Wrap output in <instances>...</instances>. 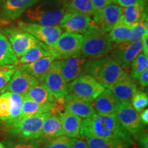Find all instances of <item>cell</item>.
<instances>
[{
    "label": "cell",
    "instance_id": "cell-31",
    "mask_svg": "<svg viewBox=\"0 0 148 148\" xmlns=\"http://www.w3.org/2000/svg\"><path fill=\"white\" fill-rule=\"evenodd\" d=\"M86 144L89 148H131L132 146L124 142L99 138H88Z\"/></svg>",
    "mask_w": 148,
    "mask_h": 148
},
{
    "label": "cell",
    "instance_id": "cell-45",
    "mask_svg": "<svg viewBox=\"0 0 148 148\" xmlns=\"http://www.w3.org/2000/svg\"><path fill=\"white\" fill-rule=\"evenodd\" d=\"M142 42V51L144 54L148 56V34H145L143 39L141 40Z\"/></svg>",
    "mask_w": 148,
    "mask_h": 148
},
{
    "label": "cell",
    "instance_id": "cell-9",
    "mask_svg": "<svg viewBox=\"0 0 148 148\" xmlns=\"http://www.w3.org/2000/svg\"><path fill=\"white\" fill-rule=\"evenodd\" d=\"M83 43L82 34L64 32L60 34L51 47L53 56L61 60L80 51Z\"/></svg>",
    "mask_w": 148,
    "mask_h": 148
},
{
    "label": "cell",
    "instance_id": "cell-46",
    "mask_svg": "<svg viewBox=\"0 0 148 148\" xmlns=\"http://www.w3.org/2000/svg\"><path fill=\"white\" fill-rule=\"evenodd\" d=\"M140 119L145 126L148 124V109L146 108L145 110L142 111L140 114Z\"/></svg>",
    "mask_w": 148,
    "mask_h": 148
},
{
    "label": "cell",
    "instance_id": "cell-12",
    "mask_svg": "<svg viewBox=\"0 0 148 148\" xmlns=\"http://www.w3.org/2000/svg\"><path fill=\"white\" fill-rule=\"evenodd\" d=\"M8 38L17 58L22 56L30 47L40 43L35 37L16 27L6 28L1 32Z\"/></svg>",
    "mask_w": 148,
    "mask_h": 148
},
{
    "label": "cell",
    "instance_id": "cell-44",
    "mask_svg": "<svg viewBox=\"0 0 148 148\" xmlns=\"http://www.w3.org/2000/svg\"><path fill=\"white\" fill-rule=\"evenodd\" d=\"M71 148H89L86 144V142H85L83 139H78L77 138L75 140Z\"/></svg>",
    "mask_w": 148,
    "mask_h": 148
},
{
    "label": "cell",
    "instance_id": "cell-16",
    "mask_svg": "<svg viewBox=\"0 0 148 148\" xmlns=\"http://www.w3.org/2000/svg\"><path fill=\"white\" fill-rule=\"evenodd\" d=\"M123 8L115 3H111L92 14V21L99 28L108 33L121 18Z\"/></svg>",
    "mask_w": 148,
    "mask_h": 148
},
{
    "label": "cell",
    "instance_id": "cell-7",
    "mask_svg": "<svg viewBox=\"0 0 148 148\" xmlns=\"http://www.w3.org/2000/svg\"><path fill=\"white\" fill-rule=\"evenodd\" d=\"M115 115L121 126L134 138L144 130L145 125L140 121L139 112L133 108L130 101H120Z\"/></svg>",
    "mask_w": 148,
    "mask_h": 148
},
{
    "label": "cell",
    "instance_id": "cell-32",
    "mask_svg": "<svg viewBox=\"0 0 148 148\" xmlns=\"http://www.w3.org/2000/svg\"><path fill=\"white\" fill-rule=\"evenodd\" d=\"M66 5V10L77 12L92 15L95 12L91 0H64Z\"/></svg>",
    "mask_w": 148,
    "mask_h": 148
},
{
    "label": "cell",
    "instance_id": "cell-37",
    "mask_svg": "<svg viewBox=\"0 0 148 148\" xmlns=\"http://www.w3.org/2000/svg\"><path fill=\"white\" fill-rule=\"evenodd\" d=\"M148 34V27L141 21L134 24L131 26L130 38L127 42H135L141 41L145 34Z\"/></svg>",
    "mask_w": 148,
    "mask_h": 148
},
{
    "label": "cell",
    "instance_id": "cell-40",
    "mask_svg": "<svg viewBox=\"0 0 148 148\" xmlns=\"http://www.w3.org/2000/svg\"><path fill=\"white\" fill-rule=\"evenodd\" d=\"M139 148H148V134L147 131L143 130L135 137Z\"/></svg>",
    "mask_w": 148,
    "mask_h": 148
},
{
    "label": "cell",
    "instance_id": "cell-23",
    "mask_svg": "<svg viewBox=\"0 0 148 148\" xmlns=\"http://www.w3.org/2000/svg\"><path fill=\"white\" fill-rule=\"evenodd\" d=\"M59 116L61 120L62 134L64 136L75 138L79 137V129L82 121V118L66 110Z\"/></svg>",
    "mask_w": 148,
    "mask_h": 148
},
{
    "label": "cell",
    "instance_id": "cell-13",
    "mask_svg": "<svg viewBox=\"0 0 148 148\" xmlns=\"http://www.w3.org/2000/svg\"><path fill=\"white\" fill-rule=\"evenodd\" d=\"M110 56L118 62L123 69L127 71L130 68L132 61L142 52L141 41L114 44L111 49Z\"/></svg>",
    "mask_w": 148,
    "mask_h": 148
},
{
    "label": "cell",
    "instance_id": "cell-28",
    "mask_svg": "<svg viewBox=\"0 0 148 148\" xmlns=\"http://www.w3.org/2000/svg\"><path fill=\"white\" fill-rule=\"evenodd\" d=\"M53 106H50V105L40 104V103L35 102V101L24 97L21 114L18 119L51 112Z\"/></svg>",
    "mask_w": 148,
    "mask_h": 148
},
{
    "label": "cell",
    "instance_id": "cell-6",
    "mask_svg": "<svg viewBox=\"0 0 148 148\" xmlns=\"http://www.w3.org/2000/svg\"><path fill=\"white\" fill-rule=\"evenodd\" d=\"M105 88L92 76L85 74L68 84V93L92 102Z\"/></svg>",
    "mask_w": 148,
    "mask_h": 148
},
{
    "label": "cell",
    "instance_id": "cell-5",
    "mask_svg": "<svg viewBox=\"0 0 148 148\" xmlns=\"http://www.w3.org/2000/svg\"><path fill=\"white\" fill-rule=\"evenodd\" d=\"M50 114L49 112L18 119L12 123H6V130L8 134L20 139H38L42 123Z\"/></svg>",
    "mask_w": 148,
    "mask_h": 148
},
{
    "label": "cell",
    "instance_id": "cell-17",
    "mask_svg": "<svg viewBox=\"0 0 148 148\" xmlns=\"http://www.w3.org/2000/svg\"><path fill=\"white\" fill-rule=\"evenodd\" d=\"M40 0H5L0 12V18L4 22L16 20Z\"/></svg>",
    "mask_w": 148,
    "mask_h": 148
},
{
    "label": "cell",
    "instance_id": "cell-41",
    "mask_svg": "<svg viewBox=\"0 0 148 148\" xmlns=\"http://www.w3.org/2000/svg\"><path fill=\"white\" fill-rule=\"evenodd\" d=\"M138 3H147V0H114V3L118 4L121 8H125Z\"/></svg>",
    "mask_w": 148,
    "mask_h": 148
},
{
    "label": "cell",
    "instance_id": "cell-29",
    "mask_svg": "<svg viewBox=\"0 0 148 148\" xmlns=\"http://www.w3.org/2000/svg\"><path fill=\"white\" fill-rule=\"evenodd\" d=\"M131 26L125 24L121 18L108 33L112 42L116 44L127 42L130 38Z\"/></svg>",
    "mask_w": 148,
    "mask_h": 148
},
{
    "label": "cell",
    "instance_id": "cell-21",
    "mask_svg": "<svg viewBox=\"0 0 148 148\" xmlns=\"http://www.w3.org/2000/svg\"><path fill=\"white\" fill-rule=\"evenodd\" d=\"M92 102L96 113L108 114L115 113L120 101L114 97L112 92L107 88Z\"/></svg>",
    "mask_w": 148,
    "mask_h": 148
},
{
    "label": "cell",
    "instance_id": "cell-1",
    "mask_svg": "<svg viewBox=\"0 0 148 148\" xmlns=\"http://www.w3.org/2000/svg\"><path fill=\"white\" fill-rule=\"evenodd\" d=\"M81 139L99 138L124 142L130 145H135V138L121 126L115 113L97 114L84 119L79 129Z\"/></svg>",
    "mask_w": 148,
    "mask_h": 148
},
{
    "label": "cell",
    "instance_id": "cell-34",
    "mask_svg": "<svg viewBox=\"0 0 148 148\" xmlns=\"http://www.w3.org/2000/svg\"><path fill=\"white\" fill-rule=\"evenodd\" d=\"M3 145L6 148H42L39 139H6L3 142Z\"/></svg>",
    "mask_w": 148,
    "mask_h": 148
},
{
    "label": "cell",
    "instance_id": "cell-50",
    "mask_svg": "<svg viewBox=\"0 0 148 148\" xmlns=\"http://www.w3.org/2000/svg\"></svg>",
    "mask_w": 148,
    "mask_h": 148
},
{
    "label": "cell",
    "instance_id": "cell-48",
    "mask_svg": "<svg viewBox=\"0 0 148 148\" xmlns=\"http://www.w3.org/2000/svg\"><path fill=\"white\" fill-rule=\"evenodd\" d=\"M5 0H0V4H2V3L4 2Z\"/></svg>",
    "mask_w": 148,
    "mask_h": 148
},
{
    "label": "cell",
    "instance_id": "cell-30",
    "mask_svg": "<svg viewBox=\"0 0 148 148\" xmlns=\"http://www.w3.org/2000/svg\"><path fill=\"white\" fill-rule=\"evenodd\" d=\"M24 95L9 92V112L10 116L6 123H12L19 117L21 112Z\"/></svg>",
    "mask_w": 148,
    "mask_h": 148
},
{
    "label": "cell",
    "instance_id": "cell-11",
    "mask_svg": "<svg viewBox=\"0 0 148 148\" xmlns=\"http://www.w3.org/2000/svg\"><path fill=\"white\" fill-rule=\"evenodd\" d=\"M42 83L56 100H64L68 94V84L61 73V60H56L51 63Z\"/></svg>",
    "mask_w": 148,
    "mask_h": 148
},
{
    "label": "cell",
    "instance_id": "cell-36",
    "mask_svg": "<svg viewBox=\"0 0 148 148\" xmlns=\"http://www.w3.org/2000/svg\"><path fill=\"white\" fill-rule=\"evenodd\" d=\"M76 139L62 135L44 143L42 145V148H71L72 145Z\"/></svg>",
    "mask_w": 148,
    "mask_h": 148
},
{
    "label": "cell",
    "instance_id": "cell-15",
    "mask_svg": "<svg viewBox=\"0 0 148 148\" xmlns=\"http://www.w3.org/2000/svg\"><path fill=\"white\" fill-rule=\"evenodd\" d=\"M39 83L36 77L16 66V71L6 86L0 90V93L10 92L25 95L31 88Z\"/></svg>",
    "mask_w": 148,
    "mask_h": 148
},
{
    "label": "cell",
    "instance_id": "cell-38",
    "mask_svg": "<svg viewBox=\"0 0 148 148\" xmlns=\"http://www.w3.org/2000/svg\"><path fill=\"white\" fill-rule=\"evenodd\" d=\"M16 69V66L15 65L0 66V90L6 86Z\"/></svg>",
    "mask_w": 148,
    "mask_h": 148
},
{
    "label": "cell",
    "instance_id": "cell-35",
    "mask_svg": "<svg viewBox=\"0 0 148 148\" xmlns=\"http://www.w3.org/2000/svg\"><path fill=\"white\" fill-rule=\"evenodd\" d=\"M130 102L137 112H142L148 105L147 94L143 90H137L130 98Z\"/></svg>",
    "mask_w": 148,
    "mask_h": 148
},
{
    "label": "cell",
    "instance_id": "cell-3",
    "mask_svg": "<svg viewBox=\"0 0 148 148\" xmlns=\"http://www.w3.org/2000/svg\"><path fill=\"white\" fill-rule=\"evenodd\" d=\"M87 74L105 88H109L128 75L127 71L110 56H105L102 58L92 60Z\"/></svg>",
    "mask_w": 148,
    "mask_h": 148
},
{
    "label": "cell",
    "instance_id": "cell-39",
    "mask_svg": "<svg viewBox=\"0 0 148 148\" xmlns=\"http://www.w3.org/2000/svg\"><path fill=\"white\" fill-rule=\"evenodd\" d=\"M9 92L0 93V121L6 122L9 119Z\"/></svg>",
    "mask_w": 148,
    "mask_h": 148
},
{
    "label": "cell",
    "instance_id": "cell-19",
    "mask_svg": "<svg viewBox=\"0 0 148 148\" xmlns=\"http://www.w3.org/2000/svg\"><path fill=\"white\" fill-rule=\"evenodd\" d=\"M63 135L60 116L50 114L46 118L43 123L39 136L42 145L53 138Z\"/></svg>",
    "mask_w": 148,
    "mask_h": 148
},
{
    "label": "cell",
    "instance_id": "cell-43",
    "mask_svg": "<svg viewBox=\"0 0 148 148\" xmlns=\"http://www.w3.org/2000/svg\"><path fill=\"white\" fill-rule=\"evenodd\" d=\"M138 83L142 87H146L148 84V69L145 70L138 77Z\"/></svg>",
    "mask_w": 148,
    "mask_h": 148
},
{
    "label": "cell",
    "instance_id": "cell-22",
    "mask_svg": "<svg viewBox=\"0 0 148 148\" xmlns=\"http://www.w3.org/2000/svg\"><path fill=\"white\" fill-rule=\"evenodd\" d=\"M119 101H130L132 96L138 90L137 85L130 75L116 82L108 88Z\"/></svg>",
    "mask_w": 148,
    "mask_h": 148
},
{
    "label": "cell",
    "instance_id": "cell-42",
    "mask_svg": "<svg viewBox=\"0 0 148 148\" xmlns=\"http://www.w3.org/2000/svg\"><path fill=\"white\" fill-rule=\"evenodd\" d=\"M95 10H100L103 7L106 6L111 3H114L113 0H91Z\"/></svg>",
    "mask_w": 148,
    "mask_h": 148
},
{
    "label": "cell",
    "instance_id": "cell-4",
    "mask_svg": "<svg viewBox=\"0 0 148 148\" xmlns=\"http://www.w3.org/2000/svg\"><path fill=\"white\" fill-rule=\"evenodd\" d=\"M83 34V43L80 52L86 58L91 60L102 58L112 49L113 43L108 34L95 23L90 25Z\"/></svg>",
    "mask_w": 148,
    "mask_h": 148
},
{
    "label": "cell",
    "instance_id": "cell-49",
    "mask_svg": "<svg viewBox=\"0 0 148 148\" xmlns=\"http://www.w3.org/2000/svg\"><path fill=\"white\" fill-rule=\"evenodd\" d=\"M113 1H114V0H113Z\"/></svg>",
    "mask_w": 148,
    "mask_h": 148
},
{
    "label": "cell",
    "instance_id": "cell-20",
    "mask_svg": "<svg viewBox=\"0 0 148 148\" xmlns=\"http://www.w3.org/2000/svg\"><path fill=\"white\" fill-rule=\"evenodd\" d=\"M56 60V59L53 56H47L30 63L17 65V67L28 72L40 82H42L51 63Z\"/></svg>",
    "mask_w": 148,
    "mask_h": 148
},
{
    "label": "cell",
    "instance_id": "cell-24",
    "mask_svg": "<svg viewBox=\"0 0 148 148\" xmlns=\"http://www.w3.org/2000/svg\"><path fill=\"white\" fill-rule=\"evenodd\" d=\"M24 97L40 104L53 106L56 103V99L53 97L52 94L43 83H39L32 87Z\"/></svg>",
    "mask_w": 148,
    "mask_h": 148
},
{
    "label": "cell",
    "instance_id": "cell-47",
    "mask_svg": "<svg viewBox=\"0 0 148 148\" xmlns=\"http://www.w3.org/2000/svg\"><path fill=\"white\" fill-rule=\"evenodd\" d=\"M0 148H6V147H5V145H3V143H1V142H0Z\"/></svg>",
    "mask_w": 148,
    "mask_h": 148
},
{
    "label": "cell",
    "instance_id": "cell-10",
    "mask_svg": "<svg viewBox=\"0 0 148 148\" xmlns=\"http://www.w3.org/2000/svg\"><path fill=\"white\" fill-rule=\"evenodd\" d=\"M91 60L80 51L61 60V73L65 82L69 84L78 77L87 74Z\"/></svg>",
    "mask_w": 148,
    "mask_h": 148
},
{
    "label": "cell",
    "instance_id": "cell-14",
    "mask_svg": "<svg viewBox=\"0 0 148 148\" xmlns=\"http://www.w3.org/2000/svg\"><path fill=\"white\" fill-rule=\"evenodd\" d=\"M93 23L90 16L88 14L66 10L59 26L66 32L83 34Z\"/></svg>",
    "mask_w": 148,
    "mask_h": 148
},
{
    "label": "cell",
    "instance_id": "cell-26",
    "mask_svg": "<svg viewBox=\"0 0 148 148\" xmlns=\"http://www.w3.org/2000/svg\"><path fill=\"white\" fill-rule=\"evenodd\" d=\"M122 8V21L130 26L140 21L143 14L147 11V3H138Z\"/></svg>",
    "mask_w": 148,
    "mask_h": 148
},
{
    "label": "cell",
    "instance_id": "cell-25",
    "mask_svg": "<svg viewBox=\"0 0 148 148\" xmlns=\"http://www.w3.org/2000/svg\"><path fill=\"white\" fill-rule=\"evenodd\" d=\"M51 55L53 56L51 48L48 47L42 42H40L38 45L29 48L22 56L18 58V65L30 63L43 57Z\"/></svg>",
    "mask_w": 148,
    "mask_h": 148
},
{
    "label": "cell",
    "instance_id": "cell-33",
    "mask_svg": "<svg viewBox=\"0 0 148 148\" xmlns=\"http://www.w3.org/2000/svg\"><path fill=\"white\" fill-rule=\"evenodd\" d=\"M130 69L131 71L130 75L133 79H137L142 72L148 69V56L140 53L132 61Z\"/></svg>",
    "mask_w": 148,
    "mask_h": 148
},
{
    "label": "cell",
    "instance_id": "cell-8",
    "mask_svg": "<svg viewBox=\"0 0 148 148\" xmlns=\"http://www.w3.org/2000/svg\"><path fill=\"white\" fill-rule=\"evenodd\" d=\"M17 28L25 31L31 34L48 47H52L59 36L62 33L59 25L55 26H43L32 22L18 21Z\"/></svg>",
    "mask_w": 148,
    "mask_h": 148
},
{
    "label": "cell",
    "instance_id": "cell-18",
    "mask_svg": "<svg viewBox=\"0 0 148 148\" xmlns=\"http://www.w3.org/2000/svg\"><path fill=\"white\" fill-rule=\"evenodd\" d=\"M64 109L83 119L90 118L96 114L91 102L71 93L64 97Z\"/></svg>",
    "mask_w": 148,
    "mask_h": 148
},
{
    "label": "cell",
    "instance_id": "cell-2",
    "mask_svg": "<svg viewBox=\"0 0 148 148\" xmlns=\"http://www.w3.org/2000/svg\"><path fill=\"white\" fill-rule=\"evenodd\" d=\"M64 0H40L26 11V17L32 23L43 26L58 25L66 11Z\"/></svg>",
    "mask_w": 148,
    "mask_h": 148
},
{
    "label": "cell",
    "instance_id": "cell-27",
    "mask_svg": "<svg viewBox=\"0 0 148 148\" xmlns=\"http://www.w3.org/2000/svg\"><path fill=\"white\" fill-rule=\"evenodd\" d=\"M18 64V58L14 54L8 38L0 31V66H17Z\"/></svg>",
    "mask_w": 148,
    "mask_h": 148
}]
</instances>
